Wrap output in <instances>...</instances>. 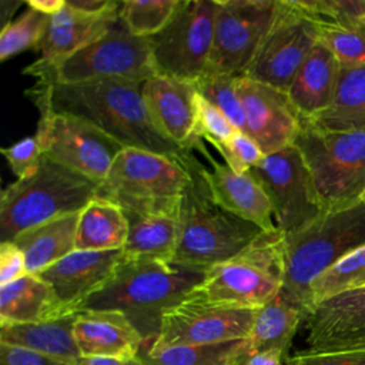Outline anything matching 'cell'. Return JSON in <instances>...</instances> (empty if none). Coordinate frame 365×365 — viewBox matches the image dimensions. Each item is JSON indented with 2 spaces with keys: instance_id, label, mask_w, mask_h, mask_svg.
I'll use <instances>...</instances> for the list:
<instances>
[{
  "instance_id": "cell-1",
  "label": "cell",
  "mask_w": 365,
  "mask_h": 365,
  "mask_svg": "<svg viewBox=\"0 0 365 365\" xmlns=\"http://www.w3.org/2000/svg\"><path fill=\"white\" fill-rule=\"evenodd\" d=\"M144 83L90 81L76 84L36 83L26 94L38 110L80 117L124 148H140L178 158L187 164L195 157L191 150L164 138L153 125L144 97Z\"/></svg>"
},
{
  "instance_id": "cell-2",
  "label": "cell",
  "mask_w": 365,
  "mask_h": 365,
  "mask_svg": "<svg viewBox=\"0 0 365 365\" xmlns=\"http://www.w3.org/2000/svg\"><path fill=\"white\" fill-rule=\"evenodd\" d=\"M208 269L174 259L121 258L114 275L97 292L80 304V311H118L153 342L161 329L164 314L184 301L198 287Z\"/></svg>"
},
{
  "instance_id": "cell-3",
  "label": "cell",
  "mask_w": 365,
  "mask_h": 365,
  "mask_svg": "<svg viewBox=\"0 0 365 365\" xmlns=\"http://www.w3.org/2000/svg\"><path fill=\"white\" fill-rule=\"evenodd\" d=\"M364 244L365 204L354 200L327 207L314 221L285 235V277L281 291L307 318L311 284Z\"/></svg>"
},
{
  "instance_id": "cell-4",
  "label": "cell",
  "mask_w": 365,
  "mask_h": 365,
  "mask_svg": "<svg viewBox=\"0 0 365 365\" xmlns=\"http://www.w3.org/2000/svg\"><path fill=\"white\" fill-rule=\"evenodd\" d=\"M200 164L197 158L187 164L170 155L124 148L98 184L96 197L124 211L178 217L184 194Z\"/></svg>"
},
{
  "instance_id": "cell-5",
  "label": "cell",
  "mask_w": 365,
  "mask_h": 365,
  "mask_svg": "<svg viewBox=\"0 0 365 365\" xmlns=\"http://www.w3.org/2000/svg\"><path fill=\"white\" fill-rule=\"evenodd\" d=\"M98 184L43 157L37 173L7 185L0 195V238L13 241L23 231L77 214L96 198Z\"/></svg>"
},
{
  "instance_id": "cell-6",
  "label": "cell",
  "mask_w": 365,
  "mask_h": 365,
  "mask_svg": "<svg viewBox=\"0 0 365 365\" xmlns=\"http://www.w3.org/2000/svg\"><path fill=\"white\" fill-rule=\"evenodd\" d=\"M194 173L178 212V244L174 261L210 269L242 252L265 231L217 205Z\"/></svg>"
},
{
  "instance_id": "cell-7",
  "label": "cell",
  "mask_w": 365,
  "mask_h": 365,
  "mask_svg": "<svg viewBox=\"0 0 365 365\" xmlns=\"http://www.w3.org/2000/svg\"><path fill=\"white\" fill-rule=\"evenodd\" d=\"M43 84H76L90 81L145 83L157 76L150 40L134 36L118 17L107 33L54 64L31 63L23 70Z\"/></svg>"
},
{
  "instance_id": "cell-8",
  "label": "cell",
  "mask_w": 365,
  "mask_h": 365,
  "mask_svg": "<svg viewBox=\"0 0 365 365\" xmlns=\"http://www.w3.org/2000/svg\"><path fill=\"white\" fill-rule=\"evenodd\" d=\"M285 234L264 232L242 252L211 267L190 295L221 305L259 309L284 285Z\"/></svg>"
},
{
  "instance_id": "cell-9",
  "label": "cell",
  "mask_w": 365,
  "mask_h": 365,
  "mask_svg": "<svg viewBox=\"0 0 365 365\" xmlns=\"http://www.w3.org/2000/svg\"><path fill=\"white\" fill-rule=\"evenodd\" d=\"M294 145L308 164L325 208L358 200L365 187V127L322 131L301 120Z\"/></svg>"
},
{
  "instance_id": "cell-10",
  "label": "cell",
  "mask_w": 365,
  "mask_h": 365,
  "mask_svg": "<svg viewBox=\"0 0 365 365\" xmlns=\"http://www.w3.org/2000/svg\"><path fill=\"white\" fill-rule=\"evenodd\" d=\"M217 0H182L158 34L150 37L157 74L188 83L200 80L210 67Z\"/></svg>"
},
{
  "instance_id": "cell-11",
  "label": "cell",
  "mask_w": 365,
  "mask_h": 365,
  "mask_svg": "<svg viewBox=\"0 0 365 365\" xmlns=\"http://www.w3.org/2000/svg\"><path fill=\"white\" fill-rule=\"evenodd\" d=\"M281 0H217L208 71L242 76L277 21Z\"/></svg>"
},
{
  "instance_id": "cell-12",
  "label": "cell",
  "mask_w": 365,
  "mask_h": 365,
  "mask_svg": "<svg viewBox=\"0 0 365 365\" xmlns=\"http://www.w3.org/2000/svg\"><path fill=\"white\" fill-rule=\"evenodd\" d=\"M38 111L36 137L43 154L97 184L103 182L124 147L80 117L48 110Z\"/></svg>"
},
{
  "instance_id": "cell-13",
  "label": "cell",
  "mask_w": 365,
  "mask_h": 365,
  "mask_svg": "<svg viewBox=\"0 0 365 365\" xmlns=\"http://www.w3.org/2000/svg\"><path fill=\"white\" fill-rule=\"evenodd\" d=\"M250 173L268 195L277 228L285 235L301 230L325 210L311 170L294 144L265 155Z\"/></svg>"
},
{
  "instance_id": "cell-14",
  "label": "cell",
  "mask_w": 365,
  "mask_h": 365,
  "mask_svg": "<svg viewBox=\"0 0 365 365\" xmlns=\"http://www.w3.org/2000/svg\"><path fill=\"white\" fill-rule=\"evenodd\" d=\"M257 312L258 309L214 304L188 295L164 314L160 334L150 344L155 348H168L247 339Z\"/></svg>"
},
{
  "instance_id": "cell-15",
  "label": "cell",
  "mask_w": 365,
  "mask_h": 365,
  "mask_svg": "<svg viewBox=\"0 0 365 365\" xmlns=\"http://www.w3.org/2000/svg\"><path fill=\"white\" fill-rule=\"evenodd\" d=\"M282 7L255 58L242 76L287 93L302 63L318 43L317 21L294 0Z\"/></svg>"
},
{
  "instance_id": "cell-16",
  "label": "cell",
  "mask_w": 365,
  "mask_h": 365,
  "mask_svg": "<svg viewBox=\"0 0 365 365\" xmlns=\"http://www.w3.org/2000/svg\"><path fill=\"white\" fill-rule=\"evenodd\" d=\"M245 133L265 155L281 151L295 143L301 130V117L287 93L247 76L237 77Z\"/></svg>"
},
{
  "instance_id": "cell-17",
  "label": "cell",
  "mask_w": 365,
  "mask_h": 365,
  "mask_svg": "<svg viewBox=\"0 0 365 365\" xmlns=\"http://www.w3.org/2000/svg\"><path fill=\"white\" fill-rule=\"evenodd\" d=\"M304 322L308 349L332 351L365 345V287L318 302Z\"/></svg>"
},
{
  "instance_id": "cell-18",
  "label": "cell",
  "mask_w": 365,
  "mask_h": 365,
  "mask_svg": "<svg viewBox=\"0 0 365 365\" xmlns=\"http://www.w3.org/2000/svg\"><path fill=\"white\" fill-rule=\"evenodd\" d=\"M121 258L123 250H76L37 275L51 285L61 304L70 312H77L83 301L108 282Z\"/></svg>"
},
{
  "instance_id": "cell-19",
  "label": "cell",
  "mask_w": 365,
  "mask_h": 365,
  "mask_svg": "<svg viewBox=\"0 0 365 365\" xmlns=\"http://www.w3.org/2000/svg\"><path fill=\"white\" fill-rule=\"evenodd\" d=\"M195 96L192 83L154 76L143 84V97L155 130L168 141L192 150L195 145Z\"/></svg>"
},
{
  "instance_id": "cell-20",
  "label": "cell",
  "mask_w": 365,
  "mask_h": 365,
  "mask_svg": "<svg viewBox=\"0 0 365 365\" xmlns=\"http://www.w3.org/2000/svg\"><path fill=\"white\" fill-rule=\"evenodd\" d=\"M210 168L201 165L200 174L211 200L225 211L250 221L265 232L277 231L268 195L251 173L238 174L227 164L217 163L208 153Z\"/></svg>"
},
{
  "instance_id": "cell-21",
  "label": "cell",
  "mask_w": 365,
  "mask_h": 365,
  "mask_svg": "<svg viewBox=\"0 0 365 365\" xmlns=\"http://www.w3.org/2000/svg\"><path fill=\"white\" fill-rule=\"evenodd\" d=\"M74 338L81 356H107L124 362L138 356L144 344L134 325L118 311H80Z\"/></svg>"
},
{
  "instance_id": "cell-22",
  "label": "cell",
  "mask_w": 365,
  "mask_h": 365,
  "mask_svg": "<svg viewBox=\"0 0 365 365\" xmlns=\"http://www.w3.org/2000/svg\"><path fill=\"white\" fill-rule=\"evenodd\" d=\"M121 6V4H120ZM120 17V7L106 14H90L67 4L50 16L43 41L38 47L40 64H54L66 60L88 44L103 37Z\"/></svg>"
},
{
  "instance_id": "cell-23",
  "label": "cell",
  "mask_w": 365,
  "mask_h": 365,
  "mask_svg": "<svg viewBox=\"0 0 365 365\" xmlns=\"http://www.w3.org/2000/svg\"><path fill=\"white\" fill-rule=\"evenodd\" d=\"M338 73V60L318 41L287 90V96L301 120H312L331 106Z\"/></svg>"
},
{
  "instance_id": "cell-24",
  "label": "cell",
  "mask_w": 365,
  "mask_h": 365,
  "mask_svg": "<svg viewBox=\"0 0 365 365\" xmlns=\"http://www.w3.org/2000/svg\"><path fill=\"white\" fill-rule=\"evenodd\" d=\"M70 312L54 289L34 274L0 287V324H31L51 321Z\"/></svg>"
},
{
  "instance_id": "cell-25",
  "label": "cell",
  "mask_w": 365,
  "mask_h": 365,
  "mask_svg": "<svg viewBox=\"0 0 365 365\" xmlns=\"http://www.w3.org/2000/svg\"><path fill=\"white\" fill-rule=\"evenodd\" d=\"M77 312L51 321L31 324H0V344L29 348L74 364L80 349L74 338Z\"/></svg>"
},
{
  "instance_id": "cell-26",
  "label": "cell",
  "mask_w": 365,
  "mask_h": 365,
  "mask_svg": "<svg viewBox=\"0 0 365 365\" xmlns=\"http://www.w3.org/2000/svg\"><path fill=\"white\" fill-rule=\"evenodd\" d=\"M78 214H70L38 224L23 231L13 240L24 254L27 274L37 275L76 251Z\"/></svg>"
},
{
  "instance_id": "cell-27",
  "label": "cell",
  "mask_w": 365,
  "mask_h": 365,
  "mask_svg": "<svg viewBox=\"0 0 365 365\" xmlns=\"http://www.w3.org/2000/svg\"><path fill=\"white\" fill-rule=\"evenodd\" d=\"M322 131L365 127V64L341 66L331 106L312 120H302Z\"/></svg>"
},
{
  "instance_id": "cell-28",
  "label": "cell",
  "mask_w": 365,
  "mask_h": 365,
  "mask_svg": "<svg viewBox=\"0 0 365 365\" xmlns=\"http://www.w3.org/2000/svg\"><path fill=\"white\" fill-rule=\"evenodd\" d=\"M124 211V210H123ZM128 235L123 257L128 259H173L178 244V217L124 211Z\"/></svg>"
},
{
  "instance_id": "cell-29",
  "label": "cell",
  "mask_w": 365,
  "mask_h": 365,
  "mask_svg": "<svg viewBox=\"0 0 365 365\" xmlns=\"http://www.w3.org/2000/svg\"><path fill=\"white\" fill-rule=\"evenodd\" d=\"M128 235V220L117 204L96 197L78 214L76 250H123Z\"/></svg>"
},
{
  "instance_id": "cell-30",
  "label": "cell",
  "mask_w": 365,
  "mask_h": 365,
  "mask_svg": "<svg viewBox=\"0 0 365 365\" xmlns=\"http://www.w3.org/2000/svg\"><path fill=\"white\" fill-rule=\"evenodd\" d=\"M304 321L302 311L279 291L257 312L251 334L247 338L250 352L275 349L282 354L287 362L292 338Z\"/></svg>"
},
{
  "instance_id": "cell-31",
  "label": "cell",
  "mask_w": 365,
  "mask_h": 365,
  "mask_svg": "<svg viewBox=\"0 0 365 365\" xmlns=\"http://www.w3.org/2000/svg\"><path fill=\"white\" fill-rule=\"evenodd\" d=\"M248 354L247 339L168 348H155L150 342H144L138 358L145 365H242Z\"/></svg>"
},
{
  "instance_id": "cell-32",
  "label": "cell",
  "mask_w": 365,
  "mask_h": 365,
  "mask_svg": "<svg viewBox=\"0 0 365 365\" xmlns=\"http://www.w3.org/2000/svg\"><path fill=\"white\" fill-rule=\"evenodd\" d=\"M361 287H365V244L344 255L311 284L309 311L324 299Z\"/></svg>"
},
{
  "instance_id": "cell-33",
  "label": "cell",
  "mask_w": 365,
  "mask_h": 365,
  "mask_svg": "<svg viewBox=\"0 0 365 365\" xmlns=\"http://www.w3.org/2000/svg\"><path fill=\"white\" fill-rule=\"evenodd\" d=\"M181 0H127L121 1L120 19L130 33L150 38L158 34L175 14Z\"/></svg>"
},
{
  "instance_id": "cell-34",
  "label": "cell",
  "mask_w": 365,
  "mask_h": 365,
  "mask_svg": "<svg viewBox=\"0 0 365 365\" xmlns=\"http://www.w3.org/2000/svg\"><path fill=\"white\" fill-rule=\"evenodd\" d=\"M50 16L27 9L16 20H9L0 33V60L6 61L26 50H38Z\"/></svg>"
},
{
  "instance_id": "cell-35",
  "label": "cell",
  "mask_w": 365,
  "mask_h": 365,
  "mask_svg": "<svg viewBox=\"0 0 365 365\" xmlns=\"http://www.w3.org/2000/svg\"><path fill=\"white\" fill-rule=\"evenodd\" d=\"M315 21L318 41L335 56L341 66L365 64V26H345L319 19Z\"/></svg>"
},
{
  "instance_id": "cell-36",
  "label": "cell",
  "mask_w": 365,
  "mask_h": 365,
  "mask_svg": "<svg viewBox=\"0 0 365 365\" xmlns=\"http://www.w3.org/2000/svg\"><path fill=\"white\" fill-rule=\"evenodd\" d=\"M237 77L227 73L207 71L192 84L202 97L225 114L237 130L245 133L244 113L237 91Z\"/></svg>"
},
{
  "instance_id": "cell-37",
  "label": "cell",
  "mask_w": 365,
  "mask_h": 365,
  "mask_svg": "<svg viewBox=\"0 0 365 365\" xmlns=\"http://www.w3.org/2000/svg\"><path fill=\"white\" fill-rule=\"evenodd\" d=\"M237 131L234 124L225 117V114L202 97L198 91L195 96V127L194 140H207L211 145L220 144L231 138Z\"/></svg>"
},
{
  "instance_id": "cell-38",
  "label": "cell",
  "mask_w": 365,
  "mask_h": 365,
  "mask_svg": "<svg viewBox=\"0 0 365 365\" xmlns=\"http://www.w3.org/2000/svg\"><path fill=\"white\" fill-rule=\"evenodd\" d=\"M308 16L345 26H365V0H294Z\"/></svg>"
},
{
  "instance_id": "cell-39",
  "label": "cell",
  "mask_w": 365,
  "mask_h": 365,
  "mask_svg": "<svg viewBox=\"0 0 365 365\" xmlns=\"http://www.w3.org/2000/svg\"><path fill=\"white\" fill-rule=\"evenodd\" d=\"M212 147L221 154V157L225 160V164L238 174L250 173L265 157L259 145L247 133L242 131H237L227 141Z\"/></svg>"
},
{
  "instance_id": "cell-40",
  "label": "cell",
  "mask_w": 365,
  "mask_h": 365,
  "mask_svg": "<svg viewBox=\"0 0 365 365\" xmlns=\"http://www.w3.org/2000/svg\"><path fill=\"white\" fill-rule=\"evenodd\" d=\"M10 170L17 177V180H24L37 173L43 161V150L40 147L38 138L36 135L26 137L10 147L1 148Z\"/></svg>"
},
{
  "instance_id": "cell-41",
  "label": "cell",
  "mask_w": 365,
  "mask_h": 365,
  "mask_svg": "<svg viewBox=\"0 0 365 365\" xmlns=\"http://www.w3.org/2000/svg\"><path fill=\"white\" fill-rule=\"evenodd\" d=\"M287 365H365V345L332 351L305 349L289 356Z\"/></svg>"
},
{
  "instance_id": "cell-42",
  "label": "cell",
  "mask_w": 365,
  "mask_h": 365,
  "mask_svg": "<svg viewBox=\"0 0 365 365\" xmlns=\"http://www.w3.org/2000/svg\"><path fill=\"white\" fill-rule=\"evenodd\" d=\"M0 365H73L54 356L9 344H0Z\"/></svg>"
},
{
  "instance_id": "cell-43",
  "label": "cell",
  "mask_w": 365,
  "mask_h": 365,
  "mask_svg": "<svg viewBox=\"0 0 365 365\" xmlns=\"http://www.w3.org/2000/svg\"><path fill=\"white\" fill-rule=\"evenodd\" d=\"M27 274L26 258L13 241L0 244V287L7 285Z\"/></svg>"
},
{
  "instance_id": "cell-44",
  "label": "cell",
  "mask_w": 365,
  "mask_h": 365,
  "mask_svg": "<svg viewBox=\"0 0 365 365\" xmlns=\"http://www.w3.org/2000/svg\"><path fill=\"white\" fill-rule=\"evenodd\" d=\"M67 4L90 14H106L120 7L121 1L114 0H67Z\"/></svg>"
},
{
  "instance_id": "cell-45",
  "label": "cell",
  "mask_w": 365,
  "mask_h": 365,
  "mask_svg": "<svg viewBox=\"0 0 365 365\" xmlns=\"http://www.w3.org/2000/svg\"><path fill=\"white\" fill-rule=\"evenodd\" d=\"M284 361L282 354L275 349L252 351L244 358L242 365H284Z\"/></svg>"
},
{
  "instance_id": "cell-46",
  "label": "cell",
  "mask_w": 365,
  "mask_h": 365,
  "mask_svg": "<svg viewBox=\"0 0 365 365\" xmlns=\"http://www.w3.org/2000/svg\"><path fill=\"white\" fill-rule=\"evenodd\" d=\"M66 6L64 0H27V7L34 9L46 16H53Z\"/></svg>"
},
{
  "instance_id": "cell-47",
  "label": "cell",
  "mask_w": 365,
  "mask_h": 365,
  "mask_svg": "<svg viewBox=\"0 0 365 365\" xmlns=\"http://www.w3.org/2000/svg\"><path fill=\"white\" fill-rule=\"evenodd\" d=\"M73 365H125V362L107 356H80Z\"/></svg>"
},
{
  "instance_id": "cell-48",
  "label": "cell",
  "mask_w": 365,
  "mask_h": 365,
  "mask_svg": "<svg viewBox=\"0 0 365 365\" xmlns=\"http://www.w3.org/2000/svg\"><path fill=\"white\" fill-rule=\"evenodd\" d=\"M125 365H145V364L137 356V358H134V359H131V361H127Z\"/></svg>"
},
{
  "instance_id": "cell-49",
  "label": "cell",
  "mask_w": 365,
  "mask_h": 365,
  "mask_svg": "<svg viewBox=\"0 0 365 365\" xmlns=\"http://www.w3.org/2000/svg\"><path fill=\"white\" fill-rule=\"evenodd\" d=\"M358 200L361 201V202H364L365 204V187H364V190H362V192L359 194V197H358Z\"/></svg>"
}]
</instances>
